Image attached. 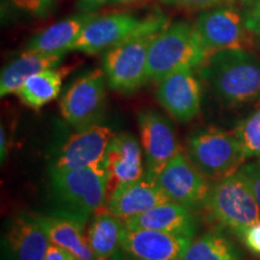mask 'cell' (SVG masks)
<instances>
[{"mask_svg": "<svg viewBox=\"0 0 260 260\" xmlns=\"http://www.w3.org/2000/svg\"><path fill=\"white\" fill-rule=\"evenodd\" d=\"M199 75L228 106L260 104V60L246 50L217 52L200 65Z\"/></svg>", "mask_w": 260, "mask_h": 260, "instance_id": "obj_1", "label": "cell"}, {"mask_svg": "<svg viewBox=\"0 0 260 260\" xmlns=\"http://www.w3.org/2000/svg\"><path fill=\"white\" fill-rule=\"evenodd\" d=\"M162 28L164 18L151 16L144 27L104 53L103 70L110 88L130 94L147 82L148 50Z\"/></svg>", "mask_w": 260, "mask_h": 260, "instance_id": "obj_2", "label": "cell"}, {"mask_svg": "<svg viewBox=\"0 0 260 260\" xmlns=\"http://www.w3.org/2000/svg\"><path fill=\"white\" fill-rule=\"evenodd\" d=\"M51 188L59 210L87 223L106 205V174L104 165L83 169H50Z\"/></svg>", "mask_w": 260, "mask_h": 260, "instance_id": "obj_3", "label": "cell"}, {"mask_svg": "<svg viewBox=\"0 0 260 260\" xmlns=\"http://www.w3.org/2000/svg\"><path fill=\"white\" fill-rule=\"evenodd\" d=\"M206 59L193 25L187 22L162 28L155 35L148 50V80L159 82L182 68H199Z\"/></svg>", "mask_w": 260, "mask_h": 260, "instance_id": "obj_4", "label": "cell"}, {"mask_svg": "<svg viewBox=\"0 0 260 260\" xmlns=\"http://www.w3.org/2000/svg\"><path fill=\"white\" fill-rule=\"evenodd\" d=\"M204 209L207 216L239 237L247 228L260 223V206L239 172L210 187Z\"/></svg>", "mask_w": 260, "mask_h": 260, "instance_id": "obj_5", "label": "cell"}, {"mask_svg": "<svg viewBox=\"0 0 260 260\" xmlns=\"http://www.w3.org/2000/svg\"><path fill=\"white\" fill-rule=\"evenodd\" d=\"M188 152L205 177L216 182L236 174L248 159L235 132L216 128L200 129L190 134Z\"/></svg>", "mask_w": 260, "mask_h": 260, "instance_id": "obj_6", "label": "cell"}, {"mask_svg": "<svg viewBox=\"0 0 260 260\" xmlns=\"http://www.w3.org/2000/svg\"><path fill=\"white\" fill-rule=\"evenodd\" d=\"M105 73L94 69L75 80L60 100L63 118L76 130L100 124L106 110Z\"/></svg>", "mask_w": 260, "mask_h": 260, "instance_id": "obj_7", "label": "cell"}, {"mask_svg": "<svg viewBox=\"0 0 260 260\" xmlns=\"http://www.w3.org/2000/svg\"><path fill=\"white\" fill-rule=\"evenodd\" d=\"M194 29L206 58L220 51L247 50L254 44V34L246 28L242 16L228 6L201 12Z\"/></svg>", "mask_w": 260, "mask_h": 260, "instance_id": "obj_8", "label": "cell"}, {"mask_svg": "<svg viewBox=\"0 0 260 260\" xmlns=\"http://www.w3.org/2000/svg\"><path fill=\"white\" fill-rule=\"evenodd\" d=\"M157 182L170 201L191 211L204 206L210 190L205 175L181 151L165 165Z\"/></svg>", "mask_w": 260, "mask_h": 260, "instance_id": "obj_9", "label": "cell"}, {"mask_svg": "<svg viewBox=\"0 0 260 260\" xmlns=\"http://www.w3.org/2000/svg\"><path fill=\"white\" fill-rule=\"evenodd\" d=\"M113 136V130L102 124L76 130L57 149L50 169L70 170L99 167Z\"/></svg>", "mask_w": 260, "mask_h": 260, "instance_id": "obj_10", "label": "cell"}, {"mask_svg": "<svg viewBox=\"0 0 260 260\" xmlns=\"http://www.w3.org/2000/svg\"><path fill=\"white\" fill-rule=\"evenodd\" d=\"M138 124L146 172L157 178L165 165L180 152L176 134L170 122L153 110L140 112Z\"/></svg>", "mask_w": 260, "mask_h": 260, "instance_id": "obj_11", "label": "cell"}, {"mask_svg": "<svg viewBox=\"0 0 260 260\" xmlns=\"http://www.w3.org/2000/svg\"><path fill=\"white\" fill-rule=\"evenodd\" d=\"M142 157L141 146L134 135L126 132L115 134L103 161L106 174L107 198L117 188L144 176L146 169Z\"/></svg>", "mask_w": 260, "mask_h": 260, "instance_id": "obj_12", "label": "cell"}, {"mask_svg": "<svg viewBox=\"0 0 260 260\" xmlns=\"http://www.w3.org/2000/svg\"><path fill=\"white\" fill-rule=\"evenodd\" d=\"M158 102L177 121L187 123L200 112L201 87L190 68H182L159 81Z\"/></svg>", "mask_w": 260, "mask_h": 260, "instance_id": "obj_13", "label": "cell"}, {"mask_svg": "<svg viewBox=\"0 0 260 260\" xmlns=\"http://www.w3.org/2000/svg\"><path fill=\"white\" fill-rule=\"evenodd\" d=\"M146 19H139L129 14L94 17L84 27L71 51L83 52L86 54L106 52L144 27Z\"/></svg>", "mask_w": 260, "mask_h": 260, "instance_id": "obj_14", "label": "cell"}, {"mask_svg": "<svg viewBox=\"0 0 260 260\" xmlns=\"http://www.w3.org/2000/svg\"><path fill=\"white\" fill-rule=\"evenodd\" d=\"M191 241L187 236L124 226L121 248L136 260H183Z\"/></svg>", "mask_w": 260, "mask_h": 260, "instance_id": "obj_15", "label": "cell"}, {"mask_svg": "<svg viewBox=\"0 0 260 260\" xmlns=\"http://www.w3.org/2000/svg\"><path fill=\"white\" fill-rule=\"evenodd\" d=\"M50 243L37 216L27 212L15 214L3 236L8 260H45Z\"/></svg>", "mask_w": 260, "mask_h": 260, "instance_id": "obj_16", "label": "cell"}, {"mask_svg": "<svg viewBox=\"0 0 260 260\" xmlns=\"http://www.w3.org/2000/svg\"><path fill=\"white\" fill-rule=\"evenodd\" d=\"M170 201L159 187L157 178L146 174L139 180L123 184L106 199V210L123 222Z\"/></svg>", "mask_w": 260, "mask_h": 260, "instance_id": "obj_17", "label": "cell"}, {"mask_svg": "<svg viewBox=\"0 0 260 260\" xmlns=\"http://www.w3.org/2000/svg\"><path fill=\"white\" fill-rule=\"evenodd\" d=\"M130 229H148L193 239L197 232V222L191 210L174 201L158 205L147 212L124 220Z\"/></svg>", "mask_w": 260, "mask_h": 260, "instance_id": "obj_18", "label": "cell"}, {"mask_svg": "<svg viewBox=\"0 0 260 260\" xmlns=\"http://www.w3.org/2000/svg\"><path fill=\"white\" fill-rule=\"evenodd\" d=\"M35 216L46 232L51 243L67 249L79 260H96L84 232L86 223L59 212Z\"/></svg>", "mask_w": 260, "mask_h": 260, "instance_id": "obj_19", "label": "cell"}, {"mask_svg": "<svg viewBox=\"0 0 260 260\" xmlns=\"http://www.w3.org/2000/svg\"><path fill=\"white\" fill-rule=\"evenodd\" d=\"M94 17V14L81 12L57 22L34 35L28 42L27 51L46 54H65L68 51L73 50L77 38Z\"/></svg>", "mask_w": 260, "mask_h": 260, "instance_id": "obj_20", "label": "cell"}, {"mask_svg": "<svg viewBox=\"0 0 260 260\" xmlns=\"http://www.w3.org/2000/svg\"><path fill=\"white\" fill-rule=\"evenodd\" d=\"M64 54H46L40 52L25 51L2 70L0 95L3 98L17 93L25 81L42 70L56 68L60 64Z\"/></svg>", "mask_w": 260, "mask_h": 260, "instance_id": "obj_21", "label": "cell"}, {"mask_svg": "<svg viewBox=\"0 0 260 260\" xmlns=\"http://www.w3.org/2000/svg\"><path fill=\"white\" fill-rule=\"evenodd\" d=\"M124 226V222L106 207L93 214L86 234L96 260H110L121 249Z\"/></svg>", "mask_w": 260, "mask_h": 260, "instance_id": "obj_22", "label": "cell"}, {"mask_svg": "<svg viewBox=\"0 0 260 260\" xmlns=\"http://www.w3.org/2000/svg\"><path fill=\"white\" fill-rule=\"evenodd\" d=\"M70 69L71 67H64L42 70L29 77L16 94L24 105L32 110H40L59 95L64 77Z\"/></svg>", "mask_w": 260, "mask_h": 260, "instance_id": "obj_23", "label": "cell"}, {"mask_svg": "<svg viewBox=\"0 0 260 260\" xmlns=\"http://www.w3.org/2000/svg\"><path fill=\"white\" fill-rule=\"evenodd\" d=\"M183 260H242V254L225 235L210 232L191 241Z\"/></svg>", "mask_w": 260, "mask_h": 260, "instance_id": "obj_24", "label": "cell"}, {"mask_svg": "<svg viewBox=\"0 0 260 260\" xmlns=\"http://www.w3.org/2000/svg\"><path fill=\"white\" fill-rule=\"evenodd\" d=\"M57 0H2V14L24 18H45L56 8Z\"/></svg>", "mask_w": 260, "mask_h": 260, "instance_id": "obj_25", "label": "cell"}, {"mask_svg": "<svg viewBox=\"0 0 260 260\" xmlns=\"http://www.w3.org/2000/svg\"><path fill=\"white\" fill-rule=\"evenodd\" d=\"M247 158L260 157V110L251 115L235 129Z\"/></svg>", "mask_w": 260, "mask_h": 260, "instance_id": "obj_26", "label": "cell"}, {"mask_svg": "<svg viewBox=\"0 0 260 260\" xmlns=\"http://www.w3.org/2000/svg\"><path fill=\"white\" fill-rule=\"evenodd\" d=\"M237 172L247 182L260 206V157L255 160L243 164Z\"/></svg>", "mask_w": 260, "mask_h": 260, "instance_id": "obj_27", "label": "cell"}, {"mask_svg": "<svg viewBox=\"0 0 260 260\" xmlns=\"http://www.w3.org/2000/svg\"><path fill=\"white\" fill-rule=\"evenodd\" d=\"M242 17L246 28L260 37V0H245Z\"/></svg>", "mask_w": 260, "mask_h": 260, "instance_id": "obj_28", "label": "cell"}, {"mask_svg": "<svg viewBox=\"0 0 260 260\" xmlns=\"http://www.w3.org/2000/svg\"><path fill=\"white\" fill-rule=\"evenodd\" d=\"M162 4L184 9H207L232 3L234 0H160Z\"/></svg>", "mask_w": 260, "mask_h": 260, "instance_id": "obj_29", "label": "cell"}, {"mask_svg": "<svg viewBox=\"0 0 260 260\" xmlns=\"http://www.w3.org/2000/svg\"><path fill=\"white\" fill-rule=\"evenodd\" d=\"M239 239L252 254L260 256V223L247 228L239 236Z\"/></svg>", "mask_w": 260, "mask_h": 260, "instance_id": "obj_30", "label": "cell"}, {"mask_svg": "<svg viewBox=\"0 0 260 260\" xmlns=\"http://www.w3.org/2000/svg\"><path fill=\"white\" fill-rule=\"evenodd\" d=\"M45 260H79L74 254H71L69 251L61 248V247L50 243L48 246L46 256Z\"/></svg>", "mask_w": 260, "mask_h": 260, "instance_id": "obj_31", "label": "cell"}, {"mask_svg": "<svg viewBox=\"0 0 260 260\" xmlns=\"http://www.w3.org/2000/svg\"><path fill=\"white\" fill-rule=\"evenodd\" d=\"M107 3H110V0H77L76 6L82 14H94Z\"/></svg>", "mask_w": 260, "mask_h": 260, "instance_id": "obj_32", "label": "cell"}, {"mask_svg": "<svg viewBox=\"0 0 260 260\" xmlns=\"http://www.w3.org/2000/svg\"><path fill=\"white\" fill-rule=\"evenodd\" d=\"M6 157H8V144H6L5 130L2 126V129H0V159H2V164H4Z\"/></svg>", "mask_w": 260, "mask_h": 260, "instance_id": "obj_33", "label": "cell"}, {"mask_svg": "<svg viewBox=\"0 0 260 260\" xmlns=\"http://www.w3.org/2000/svg\"><path fill=\"white\" fill-rule=\"evenodd\" d=\"M142 2H145V0H110V4L119 5V6H126V5L140 4V3H142Z\"/></svg>", "mask_w": 260, "mask_h": 260, "instance_id": "obj_34", "label": "cell"}, {"mask_svg": "<svg viewBox=\"0 0 260 260\" xmlns=\"http://www.w3.org/2000/svg\"><path fill=\"white\" fill-rule=\"evenodd\" d=\"M110 260H136V259L133 258L132 255H129L128 253H126L125 251H123V249L121 248Z\"/></svg>", "mask_w": 260, "mask_h": 260, "instance_id": "obj_35", "label": "cell"}, {"mask_svg": "<svg viewBox=\"0 0 260 260\" xmlns=\"http://www.w3.org/2000/svg\"><path fill=\"white\" fill-rule=\"evenodd\" d=\"M259 45H260V40H259Z\"/></svg>", "mask_w": 260, "mask_h": 260, "instance_id": "obj_36", "label": "cell"}]
</instances>
